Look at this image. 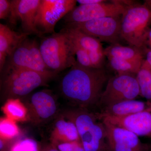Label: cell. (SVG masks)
Wrapping results in <instances>:
<instances>
[{
  "mask_svg": "<svg viewBox=\"0 0 151 151\" xmlns=\"http://www.w3.org/2000/svg\"><path fill=\"white\" fill-rule=\"evenodd\" d=\"M102 120L111 151H149L148 145L143 144L133 132Z\"/></svg>",
  "mask_w": 151,
  "mask_h": 151,
  "instance_id": "11",
  "label": "cell"
},
{
  "mask_svg": "<svg viewBox=\"0 0 151 151\" xmlns=\"http://www.w3.org/2000/svg\"><path fill=\"white\" fill-rule=\"evenodd\" d=\"M110 66L118 74H130L137 75L143 61H132L113 57H107Z\"/></svg>",
  "mask_w": 151,
  "mask_h": 151,
  "instance_id": "22",
  "label": "cell"
},
{
  "mask_svg": "<svg viewBox=\"0 0 151 151\" xmlns=\"http://www.w3.org/2000/svg\"><path fill=\"white\" fill-rule=\"evenodd\" d=\"M41 0H14L11 1L12 9L10 22L15 24L20 20L24 33L28 35H40L35 26L36 16Z\"/></svg>",
  "mask_w": 151,
  "mask_h": 151,
  "instance_id": "12",
  "label": "cell"
},
{
  "mask_svg": "<svg viewBox=\"0 0 151 151\" xmlns=\"http://www.w3.org/2000/svg\"><path fill=\"white\" fill-rule=\"evenodd\" d=\"M147 2L149 4H150L151 5V1H147Z\"/></svg>",
  "mask_w": 151,
  "mask_h": 151,
  "instance_id": "36",
  "label": "cell"
},
{
  "mask_svg": "<svg viewBox=\"0 0 151 151\" xmlns=\"http://www.w3.org/2000/svg\"><path fill=\"white\" fill-rule=\"evenodd\" d=\"M9 151H39V149L35 141L26 138L14 143Z\"/></svg>",
  "mask_w": 151,
  "mask_h": 151,
  "instance_id": "24",
  "label": "cell"
},
{
  "mask_svg": "<svg viewBox=\"0 0 151 151\" xmlns=\"http://www.w3.org/2000/svg\"><path fill=\"white\" fill-rule=\"evenodd\" d=\"M147 103L148 107V108L147 110V111L151 112V103H149V102H147Z\"/></svg>",
  "mask_w": 151,
  "mask_h": 151,
  "instance_id": "34",
  "label": "cell"
},
{
  "mask_svg": "<svg viewBox=\"0 0 151 151\" xmlns=\"http://www.w3.org/2000/svg\"><path fill=\"white\" fill-rule=\"evenodd\" d=\"M12 9L11 1L0 0V19H5L9 17Z\"/></svg>",
  "mask_w": 151,
  "mask_h": 151,
  "instance_id": "28",
  "label": "cell"
},
{
  "mask_svg": "<svg viewBox=\"0 0 151 151\" xmlns=\"http://www.w3.org/2000/svg\"><path fill=\"white\" fill-rule=\"evenodd\" d=\"M147 45L150 47L151 50V29L149 31L147 37V42H146V45Z\"/></svg>",
  "mask_w": 151,
  "mask_h": 151,
  "instance_id": "33",
  "label": "cell"
},
{
  "mask_svg": "<svg viewBox=\"0 0 151 151\" xmlns=\"http://www.w3.org/2000/svg\"><path fill=\"white\" fill-rule=\"evenodd\" d=\"M1 109L6 117L15 122L29 120L27 108L19 99H8Z\"/></svg>",
  "mask_w": 151,
  "mask_h": 151,
  "instance_id": "20",
  "label": "cell"
},
{
  "mask_svg": "<svg viewBox=\"0 0 151 151\" xmlns=\"http://www.w3.org/2000/svg\"><path fill=\"white\" fill-rule=\"evenodd\" d=\"M102 120L133 132L138 137L151 138V112L145 111L122 117L105 116Z\"/></svg>",
  "mask_w": 151,
  "mask_h": 151,
  "instance_id": "14",
  "label": "cell"
},
{
  "mask_svg": "<svg viewBox=\"0 0 151 151\" xmlns=\"http://www.w3.org/2000/svg\"><path fill=\"white\" fill-rule=\"evenodd\" d=\"M24 104L27 109L29 121L35 126L51 122L59 113L56 99L49 91L34 93Z\"/></svg>",
  "mask_w": 151,
  "mask_h": 151,
  "instance_id": "10",
  "label": "cell"
},
{
  "mask_svg": "<svg viewBox=\"0 0 151 151\" xmlns=\"http://www.w3.org/2000/svg\"><path fill=\"white\" fill-rule=\"evenodd\" d=\"M143 51L133 46H124L120 44L111 45L104 49V53L107 57H113L119 59L143 61Z\"/></svg>",
  "mask_w": 151,
  "mask_h": 151,
  "instance_id": "19",
  "label": "cell"
},
{
  "mask_svg": "<svg viewBox=\"0 0 151 151\" xmlns=\"http://www.w3.org/2000/svg\"><path fill=\"white\" fill-rule=\"evenodd\" d=\"M70 39L72 41L75 55L77 57V62L80 65L84 66V67L93 68L92 64H91V61H90L88 52L82 48L71 38H70Z\"/></svg>",
  "mask_w": 151,
  "mask_h": 151,
  "instance_id": "25",
  "label": "cell"
},
{
  "mask_svg": "<svg viewBox=\"0 0 151 151\" xmlns=\"http://www.w3.org/2000/svg\"><path fill=\"white\" fill-rule=\"evenodd\" d=\"M139 95V87L136 75L117 74L109 78L97 107L102 109L115 103L136 100Z\"/></svg>",
  "mask_w": 151,
  "mask_h": 151,
  "instance_id": "7",
  "label": "cell"
},
{
  "mask_svg": "<svg viewBox=\"0 0 151 151\" xmlns=\"http://www.w3.org/2000/svg\"><path fill=\"white\" fill-rule=\"evenodd\" d=\"M63 113L75 124L85 151H111L105 126L98 112L72 107Z\"/></svg>",
  "mask_w": 151,
  "mask_h": 151,
  "instance_id": "2",
  "label": "cell"
},
{
  "mask_svg": "<svg viewBox=\"0 0 151 151\" xmlns=\"http://www.w3.org/2000/svg\"><path fill=\"white\" fill-rule=\"evenodd\" d=\"M19 129L16 122L7 117L0 120V138L13 140L19 134Z\"/></svg>",
  "mask_w": 151,
  "mask_h": 151,
  "instance_id": "23",
  "label": "cell"
},
{
  "mask_svg": "<svg viewBox=\"0 0 151 151\" xmlns=\"http://www.w3.org/2000/svg\"><path fill=\"white\" fill-rule=\"evenodd\" d=\"M149 151H151V145H148Z\"/></svg>",
  "mask_w": 151,
  "mask_h": 151,
  "instance_id": "35",
  "label": "cell"
},
{
  "mask_svg": "<svg viewBox=\"0 0 151 151\" xmlns=\"http://www.w3.org/2000/svg\"><path fill=\"white\" fill-rule=\"evenodd\" d=\"M75 7L64 17L66 24L80 23L105 17H121L129 6L120 1H112Z\"/></svg>",
  "mask_w": 151,
  "mask_h": 151,
  "instance_id": "8",
  "label": "cell"
},
{
  "mask_svg": "<svg viewBox=\"0 0 151 151\" xmlns=\"http://www.w3.org/2000/svg\"><path fill=\"white\" fill-rule=\"evenodd\" d=\"M105 1L104 0H78L77 1V2L79 3L80 5L93 4L103 2Z\"/></svg>",
  "mask_w": 151,
  "mask_h": 151,
  "instance_id": "30",
  "label": "cell"
},
{
  "mask_svg": "<svg viewBox=\"0 0 151 151\" xmlns=\"http://www.w3.org/2000/svg\"><path fill=\"white\" fill-rule=\"evenodd\" d=\"M61 30L88 52L104 50L100 40L76 28L66 25Z\"/></svg>",
  "mask_w": 151,
  "mask_h": 151,
  "instance_id": "18",
  "label": "cell"
},
{
  "mask_svg": "<svg viewBox=\"0 0 151 151\" xmlns=\"http://www.w3.org/2000/svg\"><path fill=\"white\" fill-rule=\"evenodd\" d=\"M42 151H60L56 147H55L54 145L50 144L47 147L45 148Z\"/></svg>",
  "mask_w": 151,
  "mask_h": 151,
  "instance_id": "31",
  "label": "cell"
},
{
  "mask_svg": "<svg viewBox=\"0 0 151 151\" xmlns=\"http://www.w3.org/2000/svg\"><path fill=\"white\" fill-rule=\"evenodd\" d=\"M40 48L47 67L56 74L71 68L77 61L72 41L61 30L59 33L45 38Z\"/></svg>",
  "mask_w": 151,
  "mask_h": 151,
  "instance_id": "4",
  "label": "cell"
},
{
  "mask_svg": "<svg viewBox=\"0 0 151 151\" xmlns=\"http://www.w3.org/2000/svg\"><path fill=\"white\" fill-rule=\"evenodd\" d=\"M51 122V144L81 141L75 124L63 113H59Z\"/></svg>",
  "mask_w": 151,
  "mask_h": 151,
  "instance_id": "15",
  "label": "cell"
},
{
  "mask_svg": "<svg viewBox=\"0 0 151 151\" xmlns=\"http://www.w3.org/2000/svg\"><path fill=\"white\" fill-rule=\"evenodd\" d=\"M1 81L3 96L7 100L19 99L29 94L37 87L46 85L56 75L53 72H38L27 69L4 70Z\"/></svg>",
  "mask_w": 151,
  "mask_h": 151,
  "instance_id": "3",
  "label": "cell"
},
{
  "mask_svg": "<svg viewBox=\"0 0 151 151\" xmlns=\"http://www.w3.org/2000/svg\"><path fill=\"white\" fill-rule=\"evenodd\" d=\"M122 17H105L80 23L66 24L84 33L97 39L100 42L111 45L120 44Z\"/></svg>",
  "mask_w": 151,
  "mask_h": 151,
  "instance_id": "9",
  "label": "cell"
},
{
  "mask_svg": "<svg viewBox=\"0 0 151 151\" xmlns=\"http://www.w3.org/2000/svg\"><path fill=\"white\" fill-rule=\"evenodd\" d=\"M77 1L57 0L56 3L36 16L35 26L41 35L54 32L55 25L75 7Z\"/></svg>",
  "mask_w": 151,
  "mask_h": 151,
  "instance_id": "13",
  "label": "cell"
},
{
  "mask_svg": "<svg viewBox=\"0 0 151 151\" xmlns=\"http://www.w3.org/2000/svg\"><path fill=\"white\" fill-rule=\"evenodd\" d=\"M90 61L92 67L94 68H103L105 61V55L104 50L89 52Z\"/></svg>",
  "mask_w": 151,
  "mask_h": 151,
  "instance_id": "26",
  "label": "cell"
},
{
  "mask_svg": "<svg viewBox=\"0 0 151 151\" xmlns=\"http://www.w3.org/2000/svg\"><path fill=\"white\" fill-rule=\"evenodd\" d=\"M28 35L19 34L6 25L0 24V70L2 72L8 57Z\"/></svg>",
  "mask_w": 151,
  "mask_h": 151,
  "instance_id": "16",
  "label": "cell"
},
{
  "mask_svg": "<svg viewBox=\"0 0 151 151\" xmlns=\"http://www.w3.org/2000/svg\"><path fill=\"white\" fill-rule=\"evenodd\" d=\"M145 60L151 67V50H149L147 52L146 55V59Z\"/></svg>",
  "mask_w": 151,
  "mask_h": 151,
  "instance_id": "32",
  "label": "cell"
},
{
  "mask_svg": "<svg viewBox=\"0 0 151 151\" xmlns=\"http://www.w3.org/2000/svg\"><path fill=\"white\" fill-rule=\"evenodd\" d=\"M140 89V95L151 103V67L144 60L136 75Z\"/></svg>",
  "mask_w": 151,
  "mask_h": 151,
  "instance_id": "21",
  "label": "cell"
},
{
  "mask_svg": "<svg viewBox=\"0 0 151 151\" xmlns=\"http://www.w3.org/2000/svg\"><path fill=\"white\" fill-rule=\"evenodd\" d=\"M109 78L104 68L84 67L76 61L61 79L60 92L72 107L92 110L97 107Z\"/></svg>",
  "mask_w": 151,
  "mask_h": 151,
  "instance_id": "1",
  "label": "cell"
},
{
  "mask_svg": "<svg viewBox=\"0 0 151 151\" xmlns=\"http://www.w3.org/2000/svg\"><path fill=\"white\" fill-rule=\"evenodd\" d=\"M151 24V9L147 6L133 4L127 8L122 16V39L130 46L143 51Z\"/></svg>",
  "mask_w": 151,
  "mask_h": 151,
  "instance_id": "5",
  "label": "cell"
},
{
  "mask_svg": "<svg viewBox=\"0 0 151 151\" xmlns=\"http://www.w3.org/2000/svg\"><path fill=\"white\" fill-rule=\"evenodd\" d=\"M60 151H85L81 141L52 144Z\"/></svg>",
  "mask_w": 151,
  "mask_h": 151,
  "instance_id": "27",
  "label": "cell"
},
{
  "mask_svg": "<svg viewBox=\"0 0 151 151\" xmlns=\"http://www.w3.org/2000/svg\"><path fill=\"white\" fill-rule=\"evenodd\" d=\"M147 102L136 100H126L105 107L97 112L102 119L105 116L122 117L147 111Z\"/></svg>",
  "mask_w": 151,
  "mask_h": 151,
  "instance_id": "17",
  "label": "cell"
},
{
  "mask_svg": "<svg viewBox=\"0 0 151 151\" xmlns=\"http://www.w3.org/2000/svg\"><path fill=\"white\" fill-rule=\"evenodd\" d=\"M12 141L0 138V151H7L10 147Z\"/></svg>",
  "mask_w": 151,
  "mask_h": 151,
  "instance_id": "29",
  "label": "cell"
},
{
  "mask_svg": "<svg viewBox=\"0 0 151 151\" xmlns=\"http://www.w3.org/2000/svg\"><path fill=\"white\" fill-rule=\"evenodd\" d=\"M13 69H27L43 73L52 72L49 70L44 62L37 42L27 37L19 43L8 57L2 72Z\"/></svg>",
  "mask_w": 151,
  "mask_h": 151,
  "instance_id": "6",
  "label": "cell"
}]
</instances>
